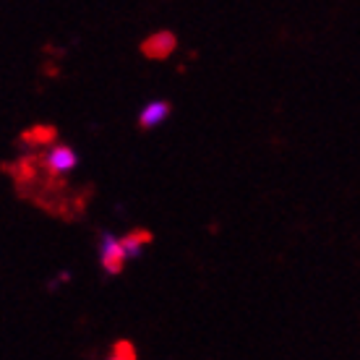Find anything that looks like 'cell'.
<instances>
[{
  "mask_svg": "<svg viewBox=\"0 0 360 360\" xmlns=\"http://www.w3.org/2000/svg\"><path fill=\"white\" fill-rule=\"evenodd\" d=\"M144 235H139V233H131L123 238V248H126V256H128V262L131 259H139L141 256V251H144Z\"/></svg>",
  "mask_w": 360,
  "mask_h": 360,
  "instance_id": "cell-5",
  "label": "cell"
},
{
  "mask_svg": "<svg viewBox=\"0 0 360 360\" xmlns=\"http://www.w3.org/2000/svg\"><path fill=\"white\" fill-rule=\"evenodd\" d=\"M76 165H79V157H76V152L68 149V146L58 144L47 152V167H50L55 175H68Z\"/></svg>",
  "mask_w": 360,
  "mask_h": 360,
  "instance_id": "cell-2",
  "label": "cell"
},
{
  "mask_svg": "<svg viewBox=\"0 0 360 360\" xmlns=\"http://www.w3.org/2000/svg\"><path fill=\"white\" fill-rule=\"evenodd\" d=\"M128 262L126 248H123V238H117L112 233L99 235V264L108 274H117L123 269V264Z\"/></svg>",
  "mask_w": 360,
  "mask_h": 360,
  "instance_id": "cell-1",
  "label": "cell"
},
{
  "mask_svg": "<svg viewBox=\"0 0 360 360\" xmlns=\"http://www.w3.org/2000/svg\"><path fill=\"white\" fill-rule=\"evenodd\" d=\"M167 117H170V105L162 102V99H154L139 112V123H141V128H157L162 126Z\"/></svg>",
  "mask_w": 360,
  "mask_h": 360,
  "instance_id": "cell-3",
  "label": "cell"
},
{
  "mask_svg": "<svg viewBox=\"0 0 360 360\" xmlns=\"http://www.w3.org/2000/svg\"><path fill=\"white\" fill-rule=\"evenodd\" d=\"M172 47H175V39H172L170 34H157L152 42L146 45V50H149L154 58H165V55L170 53Z\"/></svg>",
  "mask_w": 360,
  "mask_h": 360,
  "instance_id": "cell-4",
  "label": "cell"
}]
</instances>
